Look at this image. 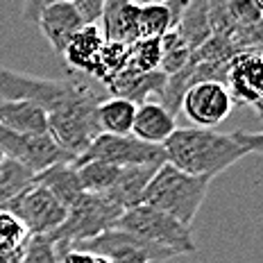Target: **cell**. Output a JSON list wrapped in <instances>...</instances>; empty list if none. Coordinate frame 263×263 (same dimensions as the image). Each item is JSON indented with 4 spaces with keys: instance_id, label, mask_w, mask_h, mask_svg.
<instances>
[{
    "instance_id": "6da1fadb",
    "label": "cell",
    "mask_w": 263,
    "mask_h": 263,
    "mask_svg": "<svg viewBox=\"0 0 263 263\" xmlns=\"http://www.w3.org/2000/svg\"><path fill=\"white\" fill-rule=\"evenodd\" d=\"M166 163L195 177H218L248 152L234 141L232 134L204 129V127H177L161 145Z\"/></svg>"
},
{
    "instance_id": "7a4b0ae2",
    "label": "cell",
    "mask_w": 263,
    "mask_h": 263,
    "mask_svg": "<svg viewBox=\"0 0 263 263\" xmlns=\"http://www.w3.org/2000/svg\"><path fill=\"white\" fill-rule=\"evenodd\" d=\"M211 182L213 179L209 177L186 175L171 163H163L157 168L155 177L147 184L141 204L155 206V209L168 213L186 227H191L206 193H209Z\"/></svg>"
},
{
    "instance_id": "3957f363",
    "label": "cell",
    "mask_w": 263,
    "mask_h": 263,
    "mask_svg": "<svg viewBox=\"0 0 263 263\" xmlns=\"http://www.w3.org/2000/svg\"><path fill=\"white\" fill-rule=\"evenodd\" d=\"M89 91L86 84L75 80H46L16 73L0 66V100H25L41 107L46 114H54Z\"/></svg>"
},
{
    "instance_id": "277c9868",
    "label": "cell",
    "mask_w": 263,
    "mask_h": 263,
    "mask_svg": "<svg viewBox=\"0 0 263 263\" xmlns=\"http://www.w3.org/2000/svg\"><path fill=\"white\" fill-rule=\"evenodd\" d=\"M114 227L136 234V236L150 240L155 245H161L166 250H173L177 256L195 254L197 252L191 227H186V224H182L179 220L168 216V213L159 211L150 204H136L132 209L123 211Z\"/></svg>"
},
{
    "instance_id": "5b68a950",
    "label": "cell",
    "mask_w": 263,
    "mask_h": 263,
    "mask_svg": "<svg viewBox=\"0 0 263 263\" xmlns=\"http://www.w3.org/2000/svg\"><path fill=\"white\" fill-rule=\"evenodd\" d=\"M98 105H100V98L89 89L64 109L48 114V136L73 159L82 155L91 141L100 134L96 116Z\"/></svg>"
},
{
    "instance_id": "8992f818",
    "label": "cell",
    "mask_w": 263,
    "mask_h": 263,
    "mask_svg": "<svg viewBox=\"0 0 263 263\" xmlns=\"http://www.w3.org/2000/svg\"><path fill=\"white\" fill-rule=\"evenodd\" d=\"M123 213V206L105 193H84L68 209L64 224L50 236L52 243L78 245L111 229Z\"/></svg>"
},
{
    "instance_id": "52a82bcc",
    "label": "cell",
    "mask_w": 263,
    "mask_h": 263,
    "mask_svg": "<svg viewBox=\"0 0 263 263\" xmlns=\"http://www.w3.org/2000/svg\"><path fill=\"white\" fill-rule=\"evenodd\" d=\"M84 161H105L111 166H152L159 168L166 163L161 145H150L139 141L136 136H116V134H100L89 143L82 155L73 159V166H80Z\"/></svg>"
},
{
    "instance_id": "ba28073f",
    "label": "cell",
    "mask_w": 263,
    "mask_h": 263,
    "mask_svg": "<svg viewBox=\"0 0 263 263\" xmlns=\"http://www.w3.org/2000/svg\"><path fill=\"white\" fill-rule=\"evenodd\" d=\"M3 209L12 211L30 236H52L68 216V209L62 202L36 182H32Z\"/></svg>"
},
{
    "instance_id": "9c48e42d",
    "label": "cell",
    "mask_w": 263,
    "mask_h": 263,
    "mask_svg": "<svg viewBox=\"0 0 263 263\" xmlns=\"http://www.w3.org/2000/svg\"><path fill=\"white\" fill-rule=\"evenodd\" d=\"M84 252H96L105 256L111 263H163L168 259H175V252L166 250L161 245H155L150 240L136 236V234L123 232V229H107L100 236L84 240V243L73 245Z\"/></svg>"
},
{
    "instance_id": "30bf717a",
    "label": "cell",
    "mask_w": 263,
    "mask_h": 263,
    "mask_svg": "<svg viewBox=\"0 0 263 263\" xmlns=\"http://www.w3.org/2000/svg\"><path fill=\"white\" fill-rule=\"evenodd\" d=\"M0 150L5 152V157L23 163L34 175L54 163L73 161V157L62 150L48 134H18L0 127Z\"/></svg>"
},
{
    "instance_id": "8fae6325",
    "label": "cell",
    "mask_w": 263,
    "mask_h": 263,
    "mask_svg": "<svg viewBox=\"0 0 263 263\" xmlns=\"http://www.w3.org/2000/svg\"><path fill=\"white\" fill-rule=\"evenodd\" d=\"M182 111L191 123H195V127L211 129L216 125H220L224 118L232 114L234 100L229 89L222 82H195L186 89L182 98Z\"/></svg>"
},
{
    "instance_id": "7c38bea8",
    "label": "cell",
    "mask_w": 263,
    "mask_h": 263,
    "mask_svg": "<svg viewBox=\"0 0 263 263\" xmlns=\"http://www.w3.org/2000/svg\"><path fill=\"white\" fill-rule=\"evenodd\" d=\"M224 86L232 100L254 107L263 100V50H240L227 64Z\"/></svg>"
},
{
    "instance_id": "4fadbf2b",
    "label": "cell",
    "mask_w": 263,
    "mask_h": 263,
    "mask_svg": "<svg viewBox=\"0 0 263 263\" xmlns=\"http://www.w3.org/2000/svg\"><path fill=\"white\" fill-rule=\"evenodd\" d=\"M36 25H39L41 34L46 36V41L50 43V48L62 57L70 39H73L86 23L82 21V16L75 12L73 5H70L68 0H64V3H54L50 7L43 9Z\"/></svg>"
},
{
    "instance_id": "5bb4252c",
    "label": "cell",
    "mask_w": 263,
    "mask_h": 263,
    "mask_svg": "<svg viewBox=\"0 0 263 263\" xmlns=\"http://www.w3.org/2000/svg\"><path fill=\"white\" fill-rule=\"evenodd\" d=\"M102 36L105 41L134 43L139 36V3L134 0H107L102 9Z\"/></svg>"
},
{
    "instance_id": "9a60e30c",
    "label": "cell",
    "mask_w": 263,
    "mask_h": 263,
    "mask_svg": "<svg viewBox=\"0 0 263 263\" xmlns=\"http://www.w3.org/2000/svg\"><path fill=\"white\" fill-rule=\"evenodd\" d=\"M177 129L175 116L159 102H141L136 105V116L132 125V136L150 145H163L168 136Z\"/></svg>"
},
{
    "instance_id": "2e32d148",
    "label": "cell",
    "mask_w": 263,
    "mask_h": 263,
    "mask_svg": "<svg viewBox=\"0 0 263 263\" xmlns=\"http://www.w3.org/2000/svg\"><path fill=\"white\" fill-rule=\"evenodd\" d=\"M166 84V75L159 73V70H152V73H139V70L125 68L109 82V93L111 98H123V100H129L134 105H141V102H147L150 96H159Z\"/></svg>"
},
{
    "instance_id": "e0dca14e",
    "label": "cell",
    "mask_w": 263,
    "mask_h": 263,
    "mask_svg": "<svg viewBox=\"0 0 263 263\" xmlns=\"http://www.w3.org/2000/svg\"><path fill=\"white\" fill-rule=\"evenodd\" d=\"M102 46H105V36H102L100 27L84 25L78 34L70 39L68 46H66L62 59L70 70H75V73L93 75L98 59H100Z\"/></svg>"
},
{
    "instance_id": "ac0fdd59",
    "label": "cell",
    "mask_w": 263,
    "mask_h": 263,
    "mask_svg": "<svg viewBox=\"0 0 263 263\" xmlns=\"http://www.w3.org/2000/svg\"><path fill=\"white\" fill-rule=\"evenodd\" d=\"M0 127L18 134H48V114L25 100H0Z\"/></svg>"
},
{
    "instance_id": "d6986e66",
    "label": "cell",
    "mask_w": 263,
    "mask_h": 263,
    "mask_svg": "<svg viewBox=\"0 0 263 263\" xmlns=\"http://www.w3.org/2000/svg\"><path fill=\"white\" fill-rule=\"evenodd\" d=\"M34 182L50 191L66 209H70V206L84 195V189H82V184H80V177H78V171H75L73 161L54 163V166L46 168V171L36 173Z\"/></svg>"
},
{
    "instance_id": "ffe728a7",
    "label": "cell",
    "mask_w": 263,
    "mask_h": 263,
    "mask_svg": "<svg viewBox=\"0 0 263 263\" xmlns=\"http://www.w3.org/2000/svg\"><path fill=\"white\" fill-rule=\"evenodd\" d=\"M157 168L152 166H123L118 171L116 184L109 191V197L114 202H118L123 206V211L132 209V206L141 204L143 202V193L150 184V179L155 177Z\"/></svg>"
},
{
    "instance_id": "44dd1931",
    "label": "cell",
    "mask_w": 263,
    "mask_h": 263,
    "mask_svg": "<svg viewBox=\"0 0 263 263\" xmlns=\"http://www.w3.org/2000/svg\"><path fill=\"white\" fill-rule=\"evenodd\" d=\"M175 32L186 41L191 52L197 50L211 36L209 0H189L182 16H179V23L175 27Z\"/></svg>"
},
{
    "instance_id": "7402d4cb",
    "label": "cell",
    "mask_w": 263,
    "mask_h": 263,
    "mask_svg": "<svg viewBox=\"0 0 263 263\" xmlns=\"http://www.w3.org/2000/svg\"><path fill=\"white\" fill-rule=\"evenodd\" d=\"M96 116H98L100 132L116 134V136H127L132 134L136 105L129 100H123V98H107V100H100Z\"/></svg>"
},
{
    "instance_id": "603a6c76",
    "label": "cell",
    "mask_w": 263,
    "mask_h": 263,
    "mask_svg": "<svg viewBox=\"0 0 263 263\" xmlns=\"http://www.w3.org/2000/svg\"><path fill=\"white\" fill-rule=\"evenodd\" d=\"M175 30L173 12L166 3L150 0L145 5H139V36L141 39H159L166 32Z\"/></svg>"
},
{
    "instance_id": "cb8c5ba5",
    "label": "cell",
    "mask_w": 263,
    "mask_h": 263,
    "mask_svg": "<svg viewBox=\"0 0 263 263\" xmlns=\"http://www.w3.org/2000/svg\"><path fill=\"white\" fill-rule=\"evenodd\" d=\"M32 182H34V173L30 168L5 157V161L0 163V209L7 206L18 193H23Z\"/></svg>"
},
{
    "instance_id": "d4e9b609",
    "label": "cell",
    "mask_w": 263,
    "mask_h": 263,
    "mask_svg": "<svg viewBox=\"0 0 263 263\" xmlns=\"http://www.w3.org/2000/svg\"><path fill=\"white\" fill-rule=\"evenodd\" d=\"M80 177V184L84 189V193H109L111 186L116 184L118 177V166H111V163L105 161H84L80 166H75Z\"/></svg>"
},
{
    "instance_id": "484cf974",
    "label": "cell",
    "mask_w": 263,
    "mask_h": 263,
    "mask_svg": "<svg viewBox=\"0 0 263 263\" xmlns=\"http://www.w3.org/2000/svg\"><path fill=\"white\" fill-rule=\"evenodd\" d=\"M161 43V62H159V73H163L166 78L179 73L184 66L191 62V48L186 46V41L177 34L175 30L166 32L163 36H159Z\"/></svg>"
},
{
    "instance_id": "4316f807",
    "label": "cell",
    "mask_w": 263,
    "mask_h": 263,
    "mask_svg": "<svg viewBox=\"0 0 263 263\" xmlns=\"http://www.w3.org/2000/svg\"><path fill=\"white\" fill-rule=\"evenodd\" d=\"M127 46L125 43H116V41H105L100 52V59L96 64V70H93V78L100 80L105 86H109L120 70L127 68Z\"/></svg>"
},
{
    "instance_id": "83f0119b",
    "label": "cell",
    "mask_w": 263,
    "mask_h": 263,
    "mask_svg": "<svg viewBox=\"0 0 263 263\" xmlns=\"http://www.w3.org/2000/svg\"><path fill=\"white\" fill-rule=\"evenodd\" d=\"M127 68L139 73H152L159 70L161 62V43L159 39H136L127 46Z\"/></svg>"
},
{
    "instance_id": "f1b7e54d",
    "label": "cell",
    "mask_w": 263,
    "mask_h": 263,
    "mask_svg": "<svg viewBox=\"0 0 263 263\" xmlns=\"http://www.w3.org/2000/svg\"><path fill=\"white\" fill-rule=\"evenodd\" d=\"M30 238L23 222L14 216L12 211L0 209V254H9V252L18 250Z\"/></svg>"
},
{
    "instance_id": "f546056e",
    "label": "cell",
    "mask_w": 263,
    "mask_h": 263,
    "mask_svg": "<svg viewBox=\"0 0 263 263\" xmlns=\"http://www.w3.org/2000/svg\"><path fill=\"white\" fill-rule=\"evenodd\" d=\"M21 263H62L50 236H30L23 245Z\"/></svg>"
},
{
    "instance_id": "4dcf8cb0",
    "label": "cell",
    "mask_w": 263,
    "mask_h": 263,
    "mask_svg": "<svg viewBox=\"0 0 263 263\" xmlns=\"http://www.w3.org/2000/svg\"><path fill=\"white\" fill-rule=\"evenodd\" d=\"M227 14L236 30L252 27L263 18V14L259 12L254 0H227Z\"/></svg>"
},
{
    "instance_id": "1f68e13d",
    "label": "cell",
    "mask_w": 263,
    "mask_h": 263,
    "mask_svg": "<svg viewBox=\"0 0 263 263\" xmlns=\"http://www.w3.org/2000/svg\"><path fill=\"white\" fill-rule=\"evenodd\" d=\"M57 248V254H59V261L62 263H111L105 256L96 254V252H84V250H78L68 243H54Z\"/></svg>"
},
{
    "instance_id": "d6a6232c",
    "label": "cell",
    "mask_w": 263,
    "mask_h": 263,
    "mask_svg": "<svg viewBox=\"0 0 263 263\" xmlns=\"http://www.w3.org/2000/svg\"><path fill=\"white\" fill-rule=\"evenodd\" d=\"M75 7V12L82 16L86 25H98L102 18V9H105L107 0H68Z\"/></svg>"
},
{
    "instance_id": "836d02e7",
    "label": "cell",
    "mask_w": 263,
    "mask_h": 263,
    "mask_svg": "<svg viewBox=\"0 0 263 263\" xmlns=\"http://www.w3.org/2000/svg\"><path fill=\"white\" fill-rule=\"evenodd\" d=\"M232 136H234V141L248 152V155H261L263 157V132L236 129Z\"/></svg>"
},
{
    "instance_id": "e575fe53",
    "label": "cell",
    "mask_w": 263,
    "mask_h": 263,
    "mask_svg": "<svg viewBox=\"0 0 263 263\" xmlns=\"http://www.w3.org/2000/svg\"><path fill=\"white\" fill-rule=\"evenodd\" d=\"M54 3H64V0H23V9H21V16H23V21L27 23H34L39 21L41 12L46 7H50Z\"/></svg>"
},
{
    "instance_id": "d590c367",
    "label": "cell",
    "mask_w": 263,
    "mask_h": 263,
    "mask_svg": "<svg viewBox=\"0 0 263 263\" xmlns=\"http://www.w3.org/2000/svg\"><path fill=\"white\" fill-rule=\"evenodd\" d=\"M254 111H256V116H259V118L263 120V100H259V102L254 105Z\"/></svg>"
},
{
    "instance_id": "8d00e7d4",
    "label": "cell",
    "mask_w": 263,
    "mask_h": 263,
    "mask_svg": "<svg viewBox=\"0 0 263 263\" xmlns=\"http://www.w3.org/2000/svg\"><path fill=\"white\" fill-rule=\"evenodd\" d=\"M254 3H256V7H259V12L263 14V0H254Z\"/></svg>"
},
{
    "instance_id": "74e56055",
    "label": "cell",
    "mask_w": 263,
    "mask_h": 263,
    "mask_svg": "<svg viewBox=\"0 0 263 263\" xmlns=\"http://www.w3.org/2000/svg\"><path fill=\"white\" fill-rule=\"evenodd\" d=\"M3 161H5V152L0 150V163H3Z\"/></svg>"
},
{
    "instance_id": "f35d334b",
    "label": "cell",
    "mask_w": 263,
    "mask_h": 263,
    "mask_svg": "<svg viewBox=\"0 0 263 263\" xmlns=\"http://www.w3.org/2000/svg\"><path fill=\"white\" fill-rule=\"evenodd\" d=\"M157 3H161V0H157Z\"/></svg>"
}]
</instances>
